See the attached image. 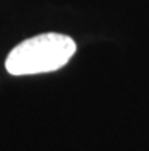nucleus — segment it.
I'll use <instances>...</instances> for the list:
<instances>
[{
  "instance_id": "f257e3e1",
  "label": "nucleus",
  "mask_w": 149,
  "mask_h": 151,
  "mask_svg": "<svg viewBox=\"0 0 149 151\" xmlns=\"http://www.w3.org/2000/svg\"><path fill=\"white\" fill-rule=\"evenodd\" d=\"M76 52L72 37L47 32L21 41L9 52L5 67L14 76L55 72L64 67Z\"/></svg>"
}]
</instances>
